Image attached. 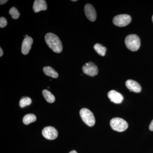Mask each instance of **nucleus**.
<instances>
[{
    "instance_id": "obj_1",
    "label": "nucleus",
    "mask_w": 153,
    "mask_h": 153,
    "mask_svg": "<svg viewBox=\"0 0 153 153\" xmlns=\"http://www.w3.org/2000/svg\"><path fill=\"white\" fill-rule=\"evenodd\" d=\"M45 41L48 47L55 53H59L63 50L62 43L59 38L52 33H47L45 37Z\"/></svg>"
},
{
    "instance_id": "obj_2",
    "label": "nucleus",
    "mask_w": 153,
    "mask_h": 153,
    "mask_svg": "<svg viewBox=\"0 0 153 153\" xmlns=\"http://www.w3.org/2000/svg\"><path fill=\"white\" fill-rule=\"evenodd\" d=\"M111 127L114 130L118 132L125 131L128 128V123L123 119L119 117L112 118L110 123Z\"/></svg>"
},
{
    "instance_id": "obj_3",
    "label": "nucleus",
    "mask_w": 153,
    "mask_h": 153,
    "mask_svg": "<svg viewBox=\"0 0 153 153\" xmlns=\"http://www.w3.org/2000/svg\"><path fill=\"white\" fill-rule=\"evenodd\" d=\"M125 44L126 47L132 51H136L140 45V41L138 36L131 34L126 37Z\"/></svg>"
},
{
    "instance_id": "obj_4",
    "label": "nucleus",
    "mask_w": 153,
    "mask_h": 153,
    "mask_svg": "<svg viewBox=\"0 0 153 153\" xmlns=\"http://www.w3.org/2000/svg\"><path fill=\"white\" fill-rule=\"evenodd\" d=\"M79 114L82 121L89 126H93L95 124V120L93 113L86 108L81 109Z\"/></svg>"
},
{
    "instance_id": "obj_5",
    "label": "nucleus",
    "mask_w": 153,
    "mask_h": 153,
    "mask_svg": "<svg viewBox=\"0 0 153 153\" xmlns=\"http://www.w3.org/2000/svg\"><path fill=\"white\" fill-rule=\"evenodd\" d=\"M131 18L130 16L126 14L117 15L113 20L114 25L120 27H123L129 25L131 22Z\"/></svg>"
},
{
    "instance_id": "obj_6",
    "label": "nucleus",
    "mask_w": 153,
    "mask_h": 153,
    "mask_svg": "<svg viewBox=\"0 0 153 153\" xmlns=\"http://www.w3.org/2000/svg\"><path fill=\"white\" fill-rule=\"evenodd\" d=\"M82 68L83 72L89 76H94L98 74V68L92 62L85 63V65L82 66Z\"/></svg>"
},
{
    "instance_id": "obj_7",
    "label": "nucleus",
    "mask_w": 153,
    "mask_h": 153,
    "mask_svg": "<svg viewBox=\"0 0 153 153\" xmlns=\"http://www.w3.org/2000/svg\"><path fill=\"white\" fill-rule=\"evenodd\" d=\"M42 133L45 138L50 140L55 139L58 135V132L56 129L52 126L44 128Z\"/></svg>"
},
{
    "instance_id": "obj_8",
    "label": "nucleus",
    "mask_w": 153,
    "mask_h": 153,
    "mask_svg": "<svg viewBox=\"0 0 153 153\" xmlns=\"http://www.w3.org/2000/svg\"><path fill=\"white\" fill-rule=\"evenodd\" d=\"M85 16L91 22H94L97 18L96 12L93 6L90 4H87L84 7Z\"/></svg>"
},
{
    "instance_id": "obj_9",
    "label": "nucleus",
    "mask_w": 153,
    "mask_h": 153,
    "mask_svg": "<svg viewBox=\"0 0 153 153\" xmlns=\"http://www.w3.org/2000/svg\"><path fill=\"white\" fill-rule=\"evenodd\" d=\"M107 95L111 101L116 104H120L123 100V95L119 92L115 90H112L109 91Z\"/></svg>"
},
{
    "instance_id": "obj_10",
    "label": "nucleus",
    "mask_w": 153,
    "mask_h": 153,
    "mask_svg": "<svg viewBox=\"0 0 153 153\" xmlns=\"http://www.w3.org/2000/svg\"><path fill=\"white\" fill-rule=\"evenodd\" d=\"M33 44V39L31 37L28 36L24 39L22 42V52L24 55H27L30 52Z\"/></svg>"
},
{
    "instance_id": "obj_11",
    "label": "nucleus",
    "mask_w": 153,
    "mask_h": 153,
    "mask_svg": "<svg viewBox=\"0 0 153 153\" xmlns=\"http://www.w3.org/2000/svg\"><path fill=\"white\" fill-rule=\"evenodd\" d=\"M126 85L130 91H133L136 93H139L141 91L140 85L136 81L132 79H128L126 82Z\"/></svg>"
},
{
    "instance_id": "obj_12",
    "label": "nucleus",
    "mask_w": 153,
    "mask_h": 153,
    "mask_svg": "<svg viewBox=\"0 0 153 153\" xmlns=\"http://www.w3.org/2000/svg\"><path fill=\"white\" fill-rule=\"evenodd\" d=\"M47 4L44 0H36L33 4V10L35 13H38L47 9Z\"/></svg>"
},
{
    "instance_id": "obj_13",
    "label": "nucleus",
    "mask_w": 153,
    "mask_h": 153,
    "mask_svg": "<svg viewBox=\"0 0 153 153\" xmlns=\"http://www.w3.org/2000/svg\"><path fill=\"white\" fill-rule=\"evenodd\" d=\"M44 74L47 76H51L52 78H57L58 77V73L50 66H46L43 68Z\"/></svg>"
},
{
    "instance_id": "obj_14",
    "label": "nucleus",
    "mask_w": 153,
    "mask_h": 153,
    "mask_svg": "<svg viewBox=\"0 0 153 153\" xmlns=\"http://www.w3.org/2000/svg\"><path fill=\"white\" fill-rule=\"evenodd\" d=\"M42 93L44 98L48 102L53 103L55 102V96L49 91L45 89L43 91Z\"/></svg>"
},
{
    "instance_id": "obj_15",
    "label": "nucleus",
    "mask_w": 153,
    "mask_h": 153,
    "mask_svg": "<svg viewBox=\"0 0 153 153\" xmlns=\"http://www.w3.org/2000/svg\"><path fill=\"white\" fill-rule=\"evenodd\" d=\"M36 120V117L35 115L30 114L26 115L23 118V121L25 125H29V124L34 122Z\"/></svg>"
},
{
    "instance_id": "obj_16",
    "label": "nucleus",
    "mask_w": 153,
    "mask_h": 153,
    "mask_svg": "<svg viewBox=\"0 0 153 153\" xmlns=\"http://www.w3.org/2000/svg\"><path fill=\"white\" fill-rule=\"evenodd\" d=\"M94 48L99 55L102 56H104L105 55L106 48L102 46L101 44H95L94 46Z\"/></svg>"
},
{
    "instance_id": "obj_17",
    "label": "nucleus",
    "mask_w": 153,
    "mask_h": 153,
    "mask_svg": "<svg viewBox=\"0 0 153 153\" xmlns=\"http://www.w3.org/2000/svg\"><path fill=\"white\" fill-rule=\"evenodd\" d=\"M32 103V100L30 97H25L21 99L19 102V105L21 108H24L27 105H30Z\"/></svg>"
},
{
    "instance_id": "obj_18",
    "label": "nucleus",
    "mask_w": 153,
    "mask_h": 153,
    "mask_svg": "<svg viewBox=\"0 0 153 153\" xmlns=\"http://www.w3.org/2000/svg\"><path fill=\"white\" fill-rule=\"evenodd\" d=\"M9 13L11 15L12 18L14 19H17L20 16V13L17 9L14 7L11 8L9 11Z\"/></svg>"
},
{
    "instance_id": "obj_19",
    "label": "nucleus",
    "mask_w": 153,
    "mask_h": 153,
    "mask_svg": "<svg viewBox=\"0 0 153 153\" xmlns=\"http://www.w3.org/2000/svg\"><path fill=\"white\" fill-rule=\"evenodd\" d=\"M7 21L5 18L1 17L0 18V27L1 28H4L7 25Z\"/></svg>"
},
{
    "instance_id": "obj_20",
    "label": "nucleus",
    "mask_w": 153,
    "mask_h": 153,
    "mask_svg": "<svg viewBox=\"0 0 153 153\" xmlns=\"http://www.w3.org/2000/svg\"><path fill=\"white\" fill-rule=\"evenodd\" d=\"M149 128L151 131H153V120L151 122L149 126Z\"/></svg>"
},
{
    "instance_id": "obj_21",
    "label": "nucleus",
    "mask_w": 153,
    "mask_h": 153,
    "mask_svg": "<svg viewBox=\"0 0 153 153\" xmlns=\"http://www.w3.org/2000/svg\"><path fill=\"white\" fill-rule=\"evenodd\" d=\"M7 1H7V0H1L0 1V4H1V5H3L5 4Z\"/></svg>"
},
{
    "instance_id": "obj_22",
    "label": "nucleus",
    "mask_w": 153,
    "mask_h": 153,
    "mask_svg": "<svg viewBox=\"0 0 153 153\" xmlns=\"http://www.w3.org/2000/svg\"><path fill=\"white\" fill-rule=\"evenodd\" d=\"M3 54H4V52H3V50L1 48H0V57H2Z\"/></svg>"
},
{
    "instance_id": "obj_23",
    "label": "nucleus",
    "mask_w": 153,
    "mask_h": 153,
    "mask_svg": "<svg viewBox=\"0 0 153 153\" xmlns=\"http://www.w3.org/2000/svg\"><path fill=\"white\" fill-rule=\"evenodd\" d=\"M69 153H77L76 151L73 150L70 152Z\"/></svg>"
},
{
    "instance_id": "obj_24",
    "label": "nucleus",
    "mask_w": 153,
    "mask_h": 153,
    "mask_svg": "<svg viewBox=\"0 0 153 153\" xmlns=\"http://www.w3.org/2000/svg\"><path fill=\"white\" fill-rule=\"evenodd\" d=\"M76 1V0H73V1Z\"/></svg>"
},
{
    "instance_id": "obj_25",
    "label": "nucleus",
    "mask_w": 153,
    "mask_h": 153,
    "mask_svg": "<svg viewBox=\"0 0 153 153\" xmlns=\"http://www.w3.org/2000/svg\"><path fill=\"white\" fill-rule=\"evenodd\" d=\"M152 21H153V16H152Z\"/></svg>"
}]
</instances>
